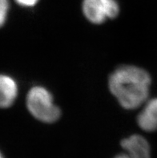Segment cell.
Wrapping results in <instances>:
<instances>
[{
  "instance_id": "cell-5",
  "label": "cell",
  "mask_w": 157,
  "mask_h": 158,
  "mask_svg": "<svg viewBox=\"0 0 157 158\" xmlns=\"http://www.w3.org/2000/svg\"><path fill=\"white\" fill-rule=\"evenodd\" d=\"M121 145L131 158H151L149 144L139 135H133L124 139Z\"/></svg>"
},
{
  "instance_id": "cell-7",
  "label": "cell",
  "mask_w": 157,
  "mask_h": 158,
  "mask_svg": "<svg viewBox=\"0 0 157 158\" xmlns=\"http://www.w3.org/2000/svg\"><path fill=\"white\" fill-rule=\"evenodd\" d=\"M10 9L9 0H0V28L6 23Z\"/></svg>"
},
{
  "instance_id": "cell-3",
  "label": "cell",
  "mask_w": 157,
  "mask_h": 158,
  "mask_svg": "<svg viewBox=\"0 0 157 158\" xmlns=\"http://www.w3.org/2000/svg\"><path fill=\"white\" fill-rule=\"evenodd\" d=\"M83 11L90 22L100 24L119 15V6L115 0H84Z\"/></svg>"
},
{
  "instance_id": "cell-1",
  "label": "cell",
  "mask_w": 157,
  "mask_h": 158,
  "mask_svg": "<svg viewBox=\"0 0 157 158\" xmlns=\"http://www.w3.org/2000/svg\"><path fill=\"white\" fill-rule=\"evenodd\" d=\"M109 89L126 109H134L147 101L151 77L142 68L131 65L118 68L109 77Z\"/></svg>"
},
{
  "instance_id": "cell-8",
  "label": "cell",
  "mask_w": 157,
  "mask_h": 158,
  "mask_svg": "<svg viewBox=\"0 0 157 158\" xmlns=\"http://www.w3.org/2000/svg\"><path fill=\"white\" fill-rule=\"evenodd\" d=\"M15 2L24 7H31L37 4L39 0H15Z\"/></svg>"
},
{
  "instance_id": "cell-4",
  "label": "cell",
  "mask_w": 157,
  "mask_h": 158,
  "mask_svg": "<svg viewBox=\"0 0 157 158\" xmlns=\"http://www.w3.org/2000/svg\"><path fill=\"white\" fill-rule=\"evenodd\" d=\"M19 86L12 76L0 73V108H8L15 102Z\"/></svg>"
},
{
  "instance_id": "cell-2",
  "label": "cell",
  "mask_w": 157,
  "mask_h": 158,
  "mask_svg": "<svg viewBox=\"0 0 157 158\" xmlns=\"http://www.w3.org/2000/svg\"><path fill=\"white\" fill-rule=\"evenodd\" d=\"M26 103L31 114L42 122H56L61 115L51 92L43 87L35 86L31 88L27 96Z\"/></svg>"
},
{
  "instance_id": "cell-10",
  "label": "cell",
  "mask_w": 157,
  "mask_h": 158,
  "mask_svg": "<svg viewBox=\"0 0 157 158\" xmlns=\"http://www.w3.org/2000/svg\"><path fill=\"white\" fill-rule=\"evenodd\" d=\"M0 158H4L3 155H2V153L1 152H0Z\"/></svg>"
},
{
  "instance_id": "cell-9",
  "label": "cell",
  "mask_w": 157,
  "mask_h": 158,
  "mask_svg": "<svg viewBox=\"0 0 157 158\" xmlns=\"http://www.w3.org/2000/svg\"><path fill=\"white\" fill-rule=\"evenodd\" d=\"M115 158H131V157H130V156L125 152V153H122V154L118 155V156H115Z\"/></svg>"
},
{
  "instance_id": "cell-6",
  "label": "cell",
  "mask_w": 157,
  "mask_h": 158,
  "mask_svg": "<svg viewBox=\"0 0 157 158\" xmlns=\"http://www.w3.org/2000/svg\"><path fill=\"white\" fill-rule=\"evenodd\" d=\"M137 122L143 130L147 132L157 130V98L146 102L145 106L138 116Z\"/></svg>"
}]
</instances>
